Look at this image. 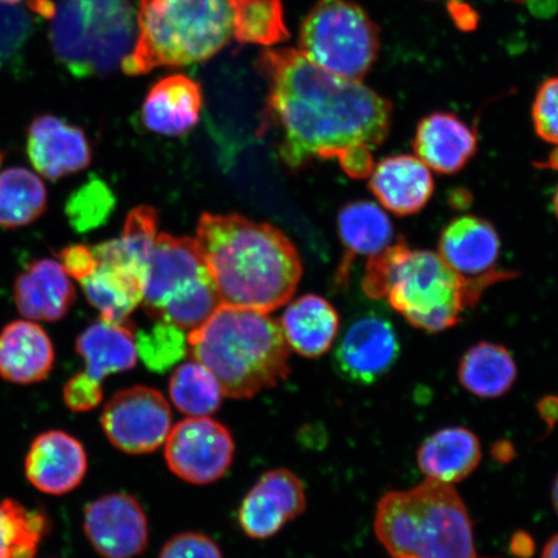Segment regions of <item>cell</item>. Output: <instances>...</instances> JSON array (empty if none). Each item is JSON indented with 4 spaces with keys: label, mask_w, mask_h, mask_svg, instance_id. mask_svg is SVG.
I'll use <instances>...</instances> for the list:
<instances>
[{
    "label": "cell",
    "mask_w": 558,
    "mask_h": 558,
    "mask_svg": "<svg viewBox=\"0 0 558 558\" xmlns=\"http://www.w3.org/2000/svg\"><path fill=\"white\" fill-rule=\"evenodd\" d=\"M542 166L548 167V169L558 170V146L557 149L553 153V155H550L547 162Z\"/></svg>",
    "instance_id": "obj_43"
},
{
    "label": "cell",
    "mask_w": 558,
    "mask_h": 558,
    "mask_svg": "<svg viewBox=\"0 0 558 558\" xmlns=\"http://www.w3.org/2000/svg\"><path fill=\"white\" fill-rule=\"evenodd\" d=\"M81 283L88 302L107 323H130V314L143 302L144 278L113 265L97 264L94 274Z\"/></svg>",
    "instance_id": "obj_28"
},
{
    "label": "cell",
    "mask_w": 558,
    "mask_h": 558,
    "mask_svg": "<svg viewBox=\"0 0 558 558\" xmlns=\"http://www.w3.org/2000/svg\"><path fill=\"white\" fill-rule=\"evenodd\" d=\"M220 305L219 292L208 274L167 300L156 320L192 331L204 325Z\"/></svg>",
    "instance_id": "obj_34"
},
{
    "label": "cell",
    "mask_w": 558,
    "mask_h": 558,
    "mask_svg": "<svg viewBox=\"0 0 558 558\" xmlns=\"http://www.w3.org/2000/svg\"><path fill=\"white\" fill-rule=\"evenodd\" d=\"M233 38L241 44L271 47L289 39L281 0H230Z\"/></svg>",
    "instance_id": "obj_32"
},
{
    "label": "cell",
    "mask_w": 558,
    "mask_h": 558,
    "mask_svg": "<svg viewBox=\"0 0 558 558\" xmlns=\"http://www.w3.org/2000/svg\"><path fill=\"white\" fill-rule=\"evenodd\" d=\"M232 38L230 0H140L134 50L121 68L136 76L197 64L214 58Z\"/></svg>",
    "instance_id": "obj_6"
},
{
    "label": "cell",
    "mask_w": 558,
    "mask_h": 558,
    "mask_svg": "<svg viewBox=\"0 0 558 558\" xmlns=\"http://www.w3.org/2000/svg\"><path fill=\"white\" fill-rule=\"evenodd\" d=\"M27 155L41 177L59 180L86 169L93 159L83 130L54 116H41L27 134Z\"/></svg>",
    "instance_id": "obj_16"
},
{
    "label": "cell",
    "mask_w": 558,
    "mask_h": 558,
    "mask_svg": "<svg viewBox=\"0 0 558 558\" xmlns=\"http://www.w3.org/2000/svg\"><path fill=\"white\" fill-rule=\"evenodd\" d=\"M305 508L302 480L286 469L271 470L257 480L242 500L239 522L248 538L269 539L303 514Z\"/></svg>",
    "instance_id": "obj_13"
},
{
    "label": "cell",
    "mask_w": 558,
    "mask_h": 558,
    "mask_svg": "<svg viewBox=\"0 0 558 558\" xmlns=\"http://www.w3.org/2000/svg\"><path fill=\"white\" fill-rule=\"evenodd\" d=\"M500 254V239L490 221L460 216L442 230L438 255L459 276L478 278L493 274Z\"/></svg>",
    "instance_id": "obj_18"
},
{
    "label": "cell",
    "mask_w": 558,
    "mask_h": 558,
    "mask_svg": "<svg viewBox=\"0 0 558 558\" xmlns=\"http://www.w3.org/2000/svg\"><path fill=\"white\" fill-rule=\"evenodd\" d=\"M338 229L344 254L333 276V286L344 289L354 260L360 256L378 255L390 246L395 229L387 213L372 201H353L343 206L338 216Z\"/></svg>",
    "instance_id": "obj_20"
},
{
    "label": "cell",
    "mask_w": 558,
    "mask_h": 558,
    "mask_svg": "<svg viewBox=\"0 0 558 558\" xmlns=\"http://www.w3.org/2000/svg\"><path fill=\"white\" fill-rule=\"evenodd\" d=\"M553 501H554V507L556 509V512L558 514V476H557L554 487H553Z\"/></svg>",
    "instance_id": "obj_44"
},
{
    "label": "cell",
    "mask_w": 558,
    "mask_h": 558,
    "mask_svg": "<svg viewBox=\"0 0 558 558\" xmlns=\"http://www.w3.org/2000/svg\"><path fill=\"white\" fill-rule=\"evenodd\" d=\"M234 451L232 434L209 416L184 418L171 428L165 442V459L171 472L199 486L225 477Z\"/></svg>",
    "instance_id": "obj_10"
},
{
    "label": "cell",
    "mask_w": 558,
    "mask_h": 558,
    "mask_svg": "<svg viewBox=\"0 0 558 558\" xmlns=\"http://www.w3.org/2000/svg\"><path fill=\"white\" fill-rule=\"evenodd\" d=\"M206 275L208 269L197 241L159 234L144 288L142 303L146 314L157 319L167 300Z\"/></svg>",
    "instance_id": "obj_14"
},
{
    "label": "cell",
    "mask_w": 558,
    "mask_h": 558,
    "mask_svg": "<svg viewBox=\"0 0 558 558\" xmlns=\"http://www.w3.org/2000/svg\"><path fill=\"white\" fill-rule=\"evenodd\" d=\"M481 444L472 430L445 428L429 436L417 450L418 469L430 480L460 483L477 469Z\"/></svg>",
    "instance_id": "obj_25"
},
{
    "label": "cell",
    "mask_w": 558,
    "mask_h": 558,
    "mask_svg": "<svg viewBox=\"0 0 558 558\" xmlns=\"http://www.w3.org/2000/svg\"><path fill=\"white\" fill-rule=\"evenodd\" d=\"M542 558H558V534L544 547Z\"/></svg>",
    "instance_id": "obj_42"
},
{
    "label": "cell",
    "mask_w": 558,
    "mask_h": 558,
    "mask_svg": "<svg viewBox=\"0 0 558 558\" xmlns=\"http://www.w3.org/2000/svg\"><path fill=\"white\" fill-rule=\"evenodd\" d=\"M135 338L137 357L153 373H166L190 351L184 330L165 320H157L150 330L140 331Z\"/></svg>",
    "instance_id": "obj_35"
},
{
    "label": "cell",
    "mask_w": 558,
    "mask_h": 558,
    "mask_svg": "<svg viewBox=\"0 0 558 558\" xmlns=\"http://www.w3.org/2000/svg\"><path fill=\"white\" fill-rule=\"evenodd\" d=\"M32 33L29 12L16 4L0 3V70L20 62Z\"/></svg>",
    "instance_id": "obj_37"
},
{
    "label": "cell",
    "mask_w": 558,
    "mask_h": 558,
    "mask_svg": "<svg viewBox=\"0 0 558 558\" xmlns=\"http://www.w3.org/2000/svg\"><path fill=\"white\" fill-rule=\"evenodd\" d=\"M400 351L393 325L376 314H366L349 325L340 338L335 348V367L348 381L369 386L390 372Z\"/></svg>",
    "instance_id": "obj_12"
},
{
    "label": "cell",
    "mask_w": 558,
    "mask_h": 558,
    "mask_svg": "<svg viewBox=\"0 0 558 558\" xmlns=\"http://www.w3.org/2000/svg\"><path fill=\"white\" fill-rule=\"evenodd\" d=\"M83 530L102 558H135L148 548L149 523L132 495H102L85 509Z\"/></svg>",
    "instance_id": "obj_11"
},
{
    "label": "cell",
    "mask_w": 558,
    "mask_h": 558,
    "mask_svg": "<svg viewBox=\"0 0 558 558\" xmlns=\"http://www.w3.org/2000/svg\"><path fill=\"white\" fill-rule=\"evenodd\" d=\"M279 325L291 349L303 357L317 359L330 351L340 320L326 299L305 295L288 306Z\"/></svg>",
    "instance_id": "obj_26"
},
{
    "label": "cell",
    "mask_w": 558,
    "mask_h": 558,
    "mask_svg": "<svg viewBox=\"0 0 558 558\" xmlns=\"http://www.w3.org/2000/svg\"><path fill=\"white\" fill-rule=\"evenodd\" d=\"M413 148L428 169L456 174L476 155L477 136L458 116L436 111L418 122Z\"/></svg>",
    "instance_id": "obj_19"
},
{
    "label": "cell",
    "mask_w": 558,
    "mask_h": 558,
    "mask_svg": "<svg viewBox=\"0 0 558 558\" xmlns=\"http://www.w3.org/2000/svg\"><path fill=\"white\" fill-rule=\"evenodd\" d=\"M46 208V186L37 174L21 167L0 172V228L29 226Z\"/></svg>",
    "instance_id": "obj_30"
},
{
    "label": "cell",
    "mask_w": 558,
    "mask_h": 558,
    "mask_svg": "<svg viewBox=\"0 0 558 558\" xmlns=\"http://www.w3.org/2000/svg\"><path fill=\"white\" fill-rule=\"evenodd\" d=\"M76 353L85 361V373L96 381L130 372L137 364L134 326L100 319L76 339Z\"/></svg>",
    "instance_id": "obj_24"
},
{
    "label": "cell",
    "mask_w": 558,
    "mask_h": 558,
    "mask_svg": "<svg viewBox=\"0 0 558 558\" xmlns=\"http://www.w3.org/2000/svg\"><path fill=\"white\" fill-rule=\"evenodd\" d=\"M19 2H23V0H0V3L4 4H17Z\"/></svg>",
    "instance_id": "obj_46"
},
{
    "label": "cell",
    "mask_w": 558,
    "mask_h": 558,
    "mask_svg": "<svg viewBox=\"0 0 558 558\" xmlns=\"http://www.w3.org/2000/svg\"><path fill=\"white\" fill-rule=\"evenodd\" d=\"M136 37L137 11L130 0H61L56 7L52 50L78 78L116 72Z\"/></svg>",
    "instance_id": "obj_7"
},
{
    "label": "cell",
    "mask_w": 558,
    "mask_h": 558,
    "mask_svg": "<svg viewBox=\"0 0 558 558\" xmlns=\"http://www.w3.org/2000/svg\"><path fill=\"white\" fill-rule=\"evenodd\" d=\"M458 376L470 393L483 399H497L512 388L518 378V367L507 348L481 341L460 360Z\"/></svg>",
    "instance_id": "obj_29"
},
{
    "label": "cell",
    "mask_w": 558,
    "mask_h": 558,
    "mask_svg": "<svg viewBox=\"0 0 558 558\" xmlns=\"http://www.w3.org/2000/svg\"><path fill=\"white\" fill-rule=\"evenodd\" d=\"M257 70L269 88L262 134L276 130L291 169L335 158L348 171L386 142L392 102L360 81L326 72L295 48L264 51Z\"/></svg>",
    "instance_id": "obj_1"
},
{
    "label": "cell",
    "mask_w": 558,
    "mask_h": 558,
    "mask_svg": "<svg viewBox=\"0 0 558 558\" xmlns=\"http://www.w3.org/2000/svg\"><path fill=\"white\" fill-rule=\"evenodd\" d=\"M187 345L192 359L215 375L230 399H253L291 373V348L268 313L221 304L187 335Z\"/></svg>",
    "instance_id": "obj_4"
},
{
    "label": "cell",
    "mask_w": 558,
    "mask_h": 558,
    "mask_svg": "<svg viewBox=\"0 0 558 558\" xmlns=\"http://www.w3.org/2000/svg\"><path fill=\"white\" fill-rule=\"evenodd\" d=\"M15 300L24 317L56 323L72 308L75 290L62 264L41 259L31 264L19 276Z\"/></svg>",
    "instance_id": "obj_21"
},
{
    "label": "cell",
    "mask_w": 558,
    "mask_h": 558,
    "mask_svg": "<svg viewBox=\"0 0 558 558\" xmlns=\"http://www.w3.org/2000/svg\"><path fill=\"white\" fill-rule=\"evenodd\" d=\"M101 425L116 449L144 456L165 445L172 428V411L159 390L135 386L111 397L102 410Z\"/></svg>",
    "instance_id": "obj_9"
},
{
    "label": "cell",
    "mask_w": 558,
    "mask_h": 558,
    "mask_svg": "<svg viewBox=\"0 0 558 558\" xmlns=\"http://www.w3.org/2000/svg\"><path fill=\"white\" fill-rule=\"evenodd\" d=\"M159 558H225L218 544L209 536L187 532L167 541Z\"/></svg>",
    "instance_id": "obj_39"
},
{
    "label": "cell",
    "mask_w": 558,
    "mask_h": 558,
    "mask_svg": "<svg viewBox=\"0 0 558 558\" xmlns=\"http://www.w3.org/2000/svg\"><path fill=\"white\" fill-rule=\"evenodd\" d=\"M204 102L197 82L183 74L160 80L143 105V121L150 131L165 136H181L199 120Z\"/></svg>",
    "instance_id": "obj_22"
},
{
    "label": "cell",
    "mask_w": 558,
    "mask_h": 558,
    "mask_svg": "<svg viewBox=\"0 0 558 558\" xmlns=\"http://www.w3.org/2000/svg\"><path fill=\"white\" fill-rule=\"evenodd\" d=\"M54 349L40 326L16 320L0 332V376L15 384L45 380L52 372Z\"/></svg>",
    "instance_id": "obj_23"
},
{
    "label": "cell",
    "mask_w": 558,
    "mask_h": 558,
    "mask_svg": "<svg viewBox=\"0 0 558 558\" xmlns=\"http://www.w3.org/2000/svg\"><path fill=\"white\" fill-rule=\"evenodd\" d=\"M369 177V192L384 208L397 216L422 211L435 192L428 167L414 156L384 158Z\"/></svg>",
    "instance_id": "obj_17"
},
{
    "label": "cell",
    "mask_w": 558,
    "mask_h": 558,
    "mask_svg": "<svg viewBox=\"0 0 558 558\" xmlns=\"http://www.w3.org/2000/svg\"><path fill=\"white\" fill-rule=\"evenodd\" d=\"M116 198L107 184L99 179H90L72 194L68 201L66 215L70 225L78 232L99 228L114 211Z\"/></svg>",
    "instance_id": "obj_36"
},
{
    "label": "cell",
    "mask_w": 558,
    "mask_h": 558,
    "mask_svg": "<svg viewBox=\"0 0 558 558\" xmlns=\"http://www.w3.org/2000/svg\"><path fill=\"white\" fill-rule=\"evenodd\" d=\"M533 123L544 142L558 145V78L542 83L533 104Z\"/></svg>",
    "instance_id": "obj_38"
},
{
    "label": "cell",
    "mask_w": 558,
    "mask_h": 558,
    "mask_svg": "<svg viewBox=\"0 0 558 558\" xmlns=\"http://www.w3.org/2000/svg\"><path fill=\"white\" fill-rule=\"evenodd\" d=\"M169 393L174 407L187 416L215 414L225 397L215 375L194 360L174 369Z\"/></svg>",
    "instance_id": "obj_31"
},
{
    "label": "cell",
    "mask_w": 558,
    "mask_h": 558,
    "mask_svg": "<svg viewBox=\"0 0 558 558\" xmlns=\"http://www.w3.org/2000/svg\"><path fill=\"white\" fill-rule=\"evenodd\" d=\"M515 274L493 271L464 278L441 256L428 250H411L400 236L378 255L368 257L362 289L374 300L386 299L411 326L436 333L462 320L466 308L478 303L484 290Z\"/></svg>",
    "instance_id": "obj_3"
},
{
    "label": "cell",
    "mask_w": 558,
    "mask_h": 558,
    "mask_svg": "<svg viewBox=\"0 0 558 558\" xmlns=\"http://www.w3.org/2000/svg\"><path fill=\"white\" fill-rule=\"evenodd\" d=\"M60 259L68 275L80 282L93 275L97 268L94 250L83 246V244H73V246L62 248Z\"/></svg>",
    "instance_id": "obj_41"
},
{
    "label": "cell",
    "mask_w": 558,
    "mask_h": 558,
    "mask_svg": "<svg viewBox=\"0 0 558 558\" xmlns=\"http://www.w3.org/2000/svg\"><path fill=\"white\" fill-rule=\"evenodd\" d=\"M157 226L155 208L140 206L132 209L125 219L122 236L93 248L97 264L134 271L146 281L157 240Z\"/></svg>",
    "instance_id": "obj_27"
},
{
    "label": "cell",
    "mask_w": 558,
    "mask_h": 558,
    "mask_svg": "<svg viewBox=\"0 0 558 558\" xmlns=\"http://www.w3.org/2000/svg\"><path fill=\"white\" fill-rule=\"evenodd\" d=\"M299 51L340 78L362 81L380 51V31L349 0H318L300 27Z\"/></svg>",
    "instance_id": "obj_8"
},
{
    "label": "cell",
    "mask_w": 558,
    "mask_h": 558,
    "mask_svg": "<svg viewBox=\"0 0 558 558\" xmlns=\"http://www.w3.org/2000/svg\"><path fill=\"white\" fill-rule=\"evenodd\" d=\"M375 534L392 558H478L469 511L456 488L427 478L380 499Z\"/></svg>",
    "instance_id": "obj_5"
},
{
    "label": "cell",
    "mask_w": 558,
    "mask_h": 558,
    "mask_svg": "<svg viewBox=\"0 0 558 558\" xmlns=\"http://www.w3.org/2000/svg\"><path fill=\"white\" fill-rule=\"evenodd\" d=\"M47 529L44 513L16 500H0V558H34Z\"/></svg>",
    "instance_id": "obj_33"
},
{
    "label": "cell",
    "mask_w": 558,
    "mask_h": 558,
    "mask_svg": "<svg viewBox=\"0 0 558 558\" xmlns=\"http://www.w3.org/2000/svg\"><path fill=\"white\" fill-rule=\"evenodd\" d=\"M88 469L83 445L64 430H50L34 439L25 459L27 480L39 492L64 495L85 480Z\"/></svg>",
    "instance_id": "obj_15"
},
{
    "label": "cell",
    "mask_w": 558,
    "mask_h": 558,
    "mask_svg": "<svg viewBox=\"0 0 558 558\" xmlns=\"http://www.w3.org/2000/svg\"><path fill=\"white\" fill-rule=\"evenodd\" d=\"M66 407L74 413H87L102 402V383L90 378L85 372L70 378L62 389Z\"/></svg>",
    "instance_id": "obj_40"
},
{
    "label": "cell",
    "mask_w": 558,
    "mask_h": 558,
    "mask_svg": "<svg viewBox=\"0 0 558 558\" xmlns=\"http://www.w3.org/2000/svg\"><path fill=\"white\" fill-rule=\"evenodd\" d=\"M554 211L557 216V219H558V185H557V190L555 192V195H554Z\"/></svg>",
    "instance_id": "obj_45"
},
{
    "label": "cell",
    "mask_w": 558,
    "mask_h": 558,
    "mask_svg": "<svg viewBox=\"0 0 558 558\" xmlns=\"http://www.w3.org/2000/svg\"><path fill=\"white\" fill-rule=\"evenodd\" d=\"M195 241L222 305L269 313L295 294L302 262L274 226L236 214H204Z\"/></svg>",
    "instance_id": "obj_2"
}]
</instances>
